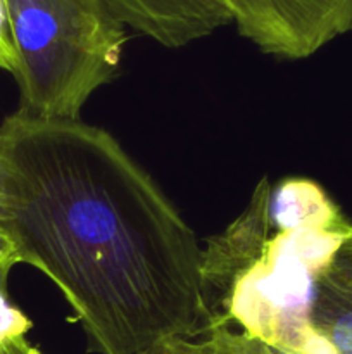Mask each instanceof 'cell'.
I'll return each instance as SVG.
<instances>
[{
    "label": "cell",
    "instance_id": "obj_1",
    "mask_svg": "<svg viewBox=\"0 0 352 354\" xmlns=\"http://www.w3.org/2000/svg\"><path fill=\"white\" fill-rule=\"evenodd\" d=\"M0 232L97 354L211 332L195 234L110 133L16 111L0 124Z\"/></svg>",
    "mask_w": 352,
    "mask_h": 354
},
{
    "label": "cell",
    "instance_id": "obj_2",
    "mask_svg": "<svg viewBox=\"0 0 352 354\" xmlns=\"http://www.w3.org/2000/svg\"><path fill=\"white\" fill-rule=\"evenodd\" d=\"M261 180L247 209L202 256L211 330L235 324L276 354H333L311 327L314 286L351 225L278 230Z\"/></svg>",
    "mask_w": 352,
    "mask_h": 354
},
{
    "label": "cell",
    "instance_id": "obj_3",
    "mask_svg": "<svg viewBox=\"0 0 352 354\" xmlns=\"http://www.w3.org/2000/svg\"><path fill=\"white\" fill-rule=\"evenodd\" d=\"M17 52L19 113L79 120L116 75L126 26L106 0H7Z\"/></svg>",
    "mask_w": 352,
    "mask_h": 354
},
{
    "label": "cell",
    "instance_id": "obj_4",
    "mask_svg": "<svg viewBox=\"0 0 352 354\" xmlns=\"http://www.w3.org/2000/svg\"><path fill=\"white\" fill-rule=\"evenodd\" d=\"M238 33L286 59L316 54L352 31V0H224Z\"/></svg>",
    "mask_w": 352,
    "mask_h": 354
},
{
    "label": "cell",
    "instance_id": "obj_5",
    "mask_svg": "<svg viewBox=\"0 0 352 354\" xmlns=\"http://www.w3.org/2000/svg\"><path fill=\"white\" fill-rule=\"evenodd\" d=\"M124 26L178 48L233 23L224 0H106Z\"/></svg>",
    "mask_w": 352,
    "mask_h": 354
},
{
    "label": "cell",
    "instance_id": "obj_6",
    "mask_svg": "<svg viewBox=\"0 0 352 354\" xmlns=\"http://www.w3.org/2000/svg\"><path fill=\"white\" fill-rule=\"evenodd\" d=\"M311 327L333 354H352V228L317 275Z\"/></svg>",
    "mask_w": 352,
    "mask_h": 354
},
{
    "label": "cell",
    "instance_id": "obj_7",
    "mask_svg": "<svg viewBox=\"0 0 352 354\" xmlns=\"http://www.w3.org/2000/svg\"><path fill=\"white\" fill-rule=\"evenodd\" d=\"M268 216L278 230L338 227L345 223L338 207L316 182L286 178L268 194Z\"/></svg>",
    "mask_w": 352,
    "mask_h": 354
},
{
    "label": "cell",
    "instance_id": "obj_8",
    "mask_svg": "<svg viewBox=\"0 0 352 354\" xmlns=\"http://www.w3.org/2000/svg\"><path fill=\"white\" fill-rule=\"evenodd\" d=\"M141 354H276L257 339L230 327H216L202 339H169Z\"/></svg>",
    "mask_w": 352,
    "mask_h": 354
},
{
    "label": "cell",
    "instance_id": "obj_9",
    "mask_svg": "<svg viewBox=\"0 0 352 354\" xmlns=\"http://www.w3.org/2000/svg\"><path fill=\"white\" fill-rule=\"evenodd\" d=\"M30 328V318L10 303L7 289H0V344L26 337Z\"/></svg>",
    "mask_w": 352,
    "mask_h": 354
},
{
    "label": "cell",
    "instance_id": "obj_10",
    "mask_svg": "<svg viewBox=\"0 0 352 354\" xmlns=\"http://www.w3.org/2000/svg\"><path fill=\"white\" fill-rule=\"evenodd\" d=\"M16 265H19L16 249L10 244L9 239L0 232V289H7L9 275Z\"/></svg>",
    "mask_w": 352,
    "mask_h": 354
},
{
    "label": "cell",
    "instance_id": "obj_11",
    "mask_svg": "<svg viewBox=\"0 0 352 354\" xmlns=\"http://www.w3.org/2000/svg\"><path fill=\"white\" fill-rule=\"evenodd\" d=\"M14 52V38L10 30L7 0H0V62L9 59Z\"/></svg>",
    "mask_w": 352,
    "mask_h": 354
},
{
    "label": "cell",
    "instance_id": "obj_12",
    "mask_svg": "<svg viewBox=\"0 0 352 354\" xmlns=\"http://www.w3.org/2000/svg\"><path fill=\"white\" fill-rule=\"evenodd\" d=\"M0 354H43L38 348L31 346L26 337L14 339L0 344Z\"/></svg>",
    "mask_w": 352,
    "mask_h": 354
}]
</instances>
